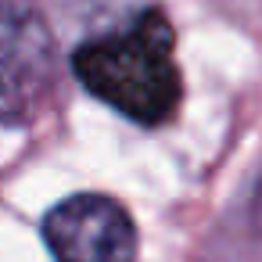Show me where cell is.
Returning <instances> with one entry per match:
<instances>
[{"mask_svg":"<svg viewBox=\"0 0 262 262\" xmlns=\"http://www.w3.org/2000/svg\"><path fill=\"white\" fill-rule=\"evenodd\" d=\"M72 69L94 97L140 126L165 122L183 94L172 61V26L155 8L119 33L86 40L76 51Z\"/></svg>","mask_w":262,"mask_h":262,"instance_id":"1","label":"cell"},{"mask_svg":"<svg viewBox=\"0 0 262 262\" xmlns=\"http://www.w3.org/2000/svg\"><path fill=\"white\" fill-rule=\"evenodd\" d=\"M58 79V43L29 0H0V122H29Z\"/></svg>","mask_w":262,"mask_h":262,"instance_id":"2","label":"cell"},{"mask_svg":"<svg viewBox=\"0 0 262 262\" xmlns=\"http://www.w3.org/2000/svg\"><path fill=\"white\" fill-rule=\"evenodd\" d=\"M43 241L58 262H137V226L104 194H76L43 219Z\"/></svg>","mask_w":262,"mask_h":262,"instance_id":"3","label":"cell"}]
</instances>
